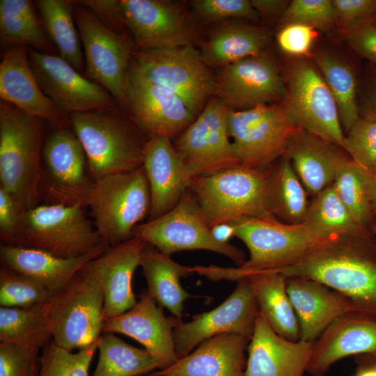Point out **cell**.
I'll return each instance as SVG.
<instances>
[{
    "instance_id": "35",
    "label": "cell",
    "mask_w": 376,
    "mask_h": 376,
    "mask_svg": "<svg viewBox=\"0 0 376 376\" xmlns=\"http://www.w3.org/2000/svg\"><path fill=\"white\" fill-rule=\"evenodd\" d=\"M271 167L267 198L272 214L279 221L292 225L303 224L310 202L307 191L290 162L284 157Z\"/></svg>"
},
{
    "instance_id": "37",
    "label": "cell",
    "mask_w": 376,
    "mask_h": 376,
    "mask_svg": "<svg viewBox=\"0 0 376 376\" xmlns=\"http://www.w3.org/2000/svg\"><path fill=\"white\" fill-rule=\"evenodd\" d=\"M45 31L58 56L85 76V65L74 17V1H36Z\"/></svg>"
},
{
    "instance_id": "28",
    "label": "cell",
    "mask_w": 376,
    "mask_h": 376,
    "mask_svg": "<svg viewBox=\"0 0 376 376\" xmlns=\"http://www.w3.org/2000/svg\"><path fill=\"white\" fill-rule=\"evenodd\" d=\"M108 246L102 243L89 253L65 258L39 249L1 243V267L27 276L42 284L52 297L64 290L91 260Z\"/></svg>"
},
{
    "instance_id": "15",
    "label": "cell",
    "mask_w": 376,
    "mask_h": 376,
    "mask_svg": "<svg viewBox=\"0 0 376 376\" xmlns=\"http://www.w3.org/2000/svg\"><path fill=\"white\" fill-rule=\"evenodd\" d=\"M42 159L41 198L47 203L86 207L95 181L88 175L85 152L75 133L56 129L44 144Z\"/></svg>"
},
{
    "instance_id": "56",
    "label": "cell",
    "mask_w": 376,
    "mask_h": 376,
    "mask_svg": "<svg viewBox=\"0 0 376 376\" xmlns=\"http://www.w3.org/2000/svg\"><path fill=\"white\" fill-rule=\"evenodd\" d=\"M369 109L376 113V79L375 81V88H374V93L373 96L372 105Z\"/></svg>"
},
{
    "instance_id": "10",
    "label": "cell",
    "mask_w": 376,
    "mask_h": 376,
    "mask_svg": "<svg viewBox=\"0 0 376 376\" xmlns=\"http://www.w3.org/2000/svg\"><path fill=\"white\" fill-rule=\"evenodd\" d=\"M228 127L240 164L265 169L283 156L299 127L282 102L243 111L230 109Z\"/></svg>"
},
{
    "instance_id": "23",
    "label": "cell",
    "mask_w": 376,
    "mask_h": 376,
    "mask_svg": "<svg viewBox=\"0 0 376 376\" xmlns=\"http://www.w3.org/2000/svg\"><path fill=\"white\" fill-rule=\"evenodd\" d=\"M147 245L143 240L132 237L107 250L86 266L95 274L104 295V319L121 315L137 303L132 288V278L140 266L142 252Z\"/></svg>"
},
{
    "instance_id": "16",
    "label": "cell",
    "mask_w": 376,
    "mask_h": 376,
    "mask_svg": "<svg viewBox=\"0 0 376 376\" xmlns=\"http://www.w3.org/2000/svg\"><path fill=\"white\" fill-rule=\"evenodd\" d=\"M214 75V96L230 110L284 101V77L275 58L266 50L219 68Z\"/></svg>"
},
{
    "instance_id": "54",
    "label": "cell",
    "mask_w": 376,
    "mask_h": 376,
    "mask_svg": "<svg viewBox=\"0 0 376 376\" xmlns=\"http://www.w3.org/2000/svg\"><path fill=\"white\" fill-rule=\"evenodd\" d=\"M369 196L373 212H376V173L372 174L369 187Z\"/></svg>"
},
{
    "instance_id": "21",
    "label": "cell",
    "mask_w": 376,
    "mask_h": 376,
    "mask_svg": "<svg viewBox=\"0 0 376 376\" xmlns=\"http://www.w3.org/2000/svg\"><path fill=\"white\" fill-rule=\"evenodd\" d=\"M136 305L125 313L104 319L102 334L127 336L141 343L157 361L159 369H164L178 360L173 331L182 320L166 317L147 290L139 296Z\"/></svg>"
},
{
    "instance_id": "44",
    "label": "cell",
    "mask_w": 376,
    "mask_h": 376,
    "mask_svg": "<svg viewBox=\"0 0 376 376\" xmlns=\"http://www.w3.org/2000/svg\"><path fill=\"white\" fill-rule=\"evenodd\" d=\"M344 150L353 162L373 173L376 165V113L368 109L347 132Z\"/></svg>"
},
{
    "instance_id": "12",
    "label": "cell",
    "mask_w": 376,
    "mask_h": 376,
    "mask_svg": "<svg viewBox=\"0 0 376 376\" xmlns=\"http://www.w3.org/2000/svg\"><path fill=\"white\" fill-rule=\"evenodd\" d=\"M74 17L83 45L85 76L104 87L125 111V88L134 45L77 1Z\"/></svg>"
},
{
    "instance_id": "22",
    "label": "cell",
    "mask_w": 376,
    "mask_h": 376,
    "mask_svg": "<svg viewBox=\"0 0 376 376\" xmlns=\"http://www.w3.org/2000/svg\"><path fill=\"white\" fill-rule=\"evenodd\" d=\"M376 353V315L352 310L333 321L313 343L306 373L325 376L343 358Z\"/></svg>"
},
{
    "instance_id": "43",
    "label": "cell",
    "mask_w": 376,
    "mask_h": 376,
    "mask_svg": "<svg viewBox=\"0 0 376 376\" xmlns=\"http://www.w3.org/2000/svg\"><path fill=\"white\" fill-rule=\"evenodd\" d=\"M51 297L49 291L37 281L1 267V307L29 308L45 304Z\"/></svg>"
},
{
    "instance_id": "50",
    "label": "cell",
    "mask_w": 376,
    "mask_h": 376,
    "mask_svg": "<svg viewBox=\"0 0 376 376\" xmlns=\"http://www.w3.org/2000/svg\"><path fill=\"white\" fill-rule=\"evenodd\" d=\"M22 214L13 197L0 187V237L3 244L22 245Z\"/></svg>"
},
{
    "instance_id": "17",
    "label": "cell",
    "mask_w": 376,
    "mask_h": 376,
    "mask_svg": "<svg viewBox=\"0 0 376 376\" xmlns=\"http://www.w3.org/2000/svg\"><path fill=\"white\" fill-rule=\"evenodd\" d=\"M27 52L30 67L41 90L64 114L100 111L118 105L108 91L59 56L30 47H27Z\"/></svg>"
},
{
    "instance_id": "2",
    "label": "cell",
    "mask_w": 376,
    "mask_h": 376,
    "mask_svg": "<svg viewBox=\"0 0 376 376\" xmlns=\"http://www.w3.org/2000/svg\"><path fill=\"white\" fill-rule=\"evenodd\" d=\"M229 223L234 228V237L247 247L249 258L237 267H193L195 273L212 281H237L247 273L294 264L313 246L327 240L315 235L303 224H288L276 219L242 217Z\"/></svg>"
},
{
    "instance_id": "34",
    "label": "cell",
    "mask_w": 376,
    "mask_h": 376,
    "mask_svg": "<svg viewBox=\"0 0 376 376\" xmlns=\"http://www.w3.org/2000/svg\"><path fill=\"white\" fill-rule=\"evenodd\" d=\"M0 36L8 47L25 46L52 54L56 52L31 1H0Z\"/></svg>"
},
{
    "instance_id": "38",
    "label": "cell",
    "mask_w": 376,
    "mask_h": 376,
    "mask_svg": "<svg viewBox=\"0 0 376 376\" xmlns=\"http://www.w3.org/2000/svg\"><path fill=\"white\" fill-rule=\"evenodd\" d=\"M97 350L98 361L91 376L148 375L159 368L146 350L132 346L113 333L100 336Z\"/></svg>"
},
{
    "instance_id": "20",
    "label": "cell",
    "mask_w": 376,
    "mask_h": 376,
    "mask_svg": "<svg viewBox=\"0 0 376 376\" xmlns=\"http://www.w3.org/2000/svg\"><path fill=\"white\" fill-rule=\"evenodd\" d=\"M123 24L134 50L193 45L194 31L183 8L166 0H120Z\"/></svg>"
},
{
    "instance_id": "9",
    "label": "cell",
    "mask_w": 376,
    "mask_h": 376,
    "mask_svg": "<svg viewBox=\"0 0 376 376\" xmlns=\"http://www.w3.org/2000/svg\"><path fill=\"white\" fill-rule=\"evenodd\" d=\"M131 61L150 80L178 95L196 116L214 96L215 75L193 45L133 50Z\"/></svg>"
},
{
    "instance_id": "32",
    "label": "cell",
    "mask_w": 376,
    "mask_h": 376,
    "mask_svg": "<svg viewBox=\"0 0 376 376\" xmlns=\"http://www.w3.org/2000/svg\"><path fill=\"white\" fill-rule=\"evenodd\" d=\"M140 266L151 297L173 316L182 320L184 302L190 295L182 287L180 279L194 274L193 267L175 262L170 255L148 244L142 252Z\"/></svg>"
},
{
    "instance_id": "4",
    "label": "cell",
    "mask_w": 376,
    "mask_h": 376,
    "mask_svg": "<svg viewBox=\"0 0 376 376\" xmlns=\"http://www.w3.org/2000/svg\"><path fill=\"white\" fill-rule=\"evenodd\" d=\"M15 106L0 104V187L24 212L41 198L42 125Z\"/></svg>"
},
{
    "instance_id": "33",
    "label": "cell",
    "mask_w": 376,
    "mask_h": 376,
    "mask_svg": "<svg viewBox=\"0 0 376 376\" xmlns=\"http://www.w3.org/2000/svg\"><path fill=\"white\" fill-rule=\"evenodd\" d=\"M260 313L279 336L299 340V327L287 291V277L273 270L247 273ZM239 280V279H238Z\"/></svg>"
},
{
    "instance_id": "39",
    "label": "cell",
    "mask_w": 376,
    "mask_h": 376,
    "mask_svg": "<svg viewBox=\"0 0 376 376\" xmlns=\"http://www.w3.org/2000/svg\"><path fill=\"white\" fill-rule=\"evenodd\" d=\"M313 59L336 101L341 125L348 132L360 117L353 70L343 59L327 52L315 53Z\"/></svg>"
},
{
    "instance_id": "40",
    "label": "cell",
    "mask_w": 376,
    "mask_h": 376,
    "mask_svg": "<svg viewBox=\"0 0 376 376\" xmlns=\"http://www.w3.org/2000/svg\"><path fill=\"white\" fill-rule=\"evenodd\" d=\"M44 304L29 308L0 307V342L38 345L51 340Z\"/></svg>"
},
{
    "instance_id": "51",
    "label": "cell",
    "mask_w": 376,
    "mask_h": 376,
    "mask_svg": "<svg viewBox=\"0 0 376 376\" xmlns=\"http://www.w3.org/2000/svg\"><path fill=\"white\" fill-rule=\"evenodd\" d=\"M342 36L352 49L376 65V24H362Z\"/></svg>"
},
{
    "instance_id": "58",
    "label": "cell",
    "mask_w": 376,
    "mask_h": 376,
    "mask_svg": "<svg viewBox=\"0 0 376 376\" xmlns=\"http://www.w3.org/2000/svg\"><path fill=\"white\" fill-rule=\"evenodd\" d=\"M375 173H376V165H375V169H374V170H373L372 174H375Z\"/></svg>"
},
{
    "instance_id": "14",
    "label": "cell",
    "mask_w": 376,
    "mask_h": 376,
    "mask_svg": "<svg viewBox=\"0 0 376 376\" xmlns=\"http://www.w3.org/2000/svg\"><path fill=\"white\" fill-rule=\"evenodd\" d=\"M230 109L213 96L173 144L191 177L210 175L240 164L228 133Z\"/></svg>"
},
{
    "instance_id": "24",
    "label": "cell",
    "mask_w": 376,
    "mask_h": 376,
    "mask_svg": "<svg viewBox=\"0 0 376 376\" xmlns=\"http://www.w3.org/2000/svg\"><path fill=\"white\" fill-rule=\"evenodd\" d=\"M312 347L311 343L277 334L259 311L247 347L244 376H304Z\"/></svg>"
},
{
    "instance_id": "26",
    "label": "cell",
    "mask_w": 376,
    "mask_h": 376,
    "mask_svg": "<svg viewBox=\"0 0 376 376\" xmlns=\"http://www.w3.org/2000/svg\"><path fill=\"white\" fill-rule=\"evenodd\" d=\"M0 97L25 113L65 127V118L41 90L30 67L27 47L7 48L0 63Z\"/></svg>"
},
{
    "instance_id": "31",
    "label": "cell",
    "mask_w": 376,
    "mask_h": 376,
    "mask_svg": "<svg viewBox=\"0 0 376 376\" xmlns=\"http://www.w3.org/2000/svg\"><path fill=\"white\" fill-rule=\"evenodd\" d=\"M270 40L265 27L226 20L215 23L200 52L208 67L219 68L265 51Z\"/></svg>"
},
{
    "instance_id": "6",
    "label": "cell",
    "mask_w": 376,
    "mask_h": 376,
    "mask_svg": "<svg viewBox=\"0 0 376 376\" xmlns=\"http://www.w3.org/2000/svg\"><path fill=\"white\" fill-rule=\"evenodd\" d=\"M86 265L64 290L44 304L52 340L70 352L91 345L102 334L104 295L100 281Z\"/></svg>"
},
{
    "instance_id": "36",
    "label": "cell",
    "mask_w": 376,
    "mask_h": 376,
    "mask_svg": "<svg viewBox=\"0 0 376 376\" xmlns=\"http://www.w3.org/2000/svg\"><path fill=\"white\" fill-rule=\"evenodd\" d=\"M303 224L323 239L352 237L370 240L367 230L354 219L332 185L310 202Z\"/></svg>"
},
{
    "instance_id": "13",
    "label": "cell",
    "mask_w": 376,
    "mask_h": 376,
    "mask_svg": "<svg viewBox=\"0 0 376 376\" xmlns=\"http://www.w3.org/2000/svg\"><path fill=\"white\" fill-rule=\"evenodd\" d=\"M284 79L283 102L297 125L344 150L338 107L320 72L298 59L290 63Z\"/></svg>"
},
{
    "instance_id": "53",
    "label": "cell",
    "mask_w": 376,
    "mask_h": 376,
    "mask_svg": "<svg viewBox=\"0 0 376 376\" xmlns=\"http://www.w3.org/2000/svg\"><path fill=\"white\" fill-rule=\"evenodd\" d=\"M213 237L221 243H228V240L234 237V228L229 222L221 223L211 228Z\"/></svg>"
},
{
    "instance_id": "7",
    "label": "cell",
    "mask_w": 376,
    "mask_h": 376,
    "mask_svg": "<svg viewBox=\"0 0 376 376\" xmlns=\"http://www.w3.org/2000/svg\"><path fill=\"white\" fill-rule=\"evenodd\" d=\"M102 242L113 246L131 238L139 222L149 216L151 196L143 166L95 180L87 205Z\"/></svg>"
},
{
    "instance_id": "47",
    "label": "cell",
    "mask_w": 376,
    "mask_h": 376,
    "mask_svg": "<svg viewBox=\"0 0 376 376\" xmlns=\"http://www.w3.org/2000/svg\"><path fill=\"white\" fill-rule=\"evenodd\" d=\"M40 350L38 345L0 343V376H38Z\"/></svg>"
},
{
    "instance_id": "45",
    "label": "cell",
    "mask_w": 376,
    "mask_h": 376,
    "mask_svg": "<svg viewBox=\"0 0 376 376\" xmlns=\"http://www.w3.org/2000/svg\"><path fill=\"white\" fill-rule=\"evenodd\" d=\"M289 24L328 31L338 25V19L331 0H292L279 18L280 27Z\"/></svg>"
},
{
    "instance_id": "52",
    "label": "cell",
    "mask_w": 376,
    "mask_h": 376,
    "mask_svg": "<svg viewBox=\"0 0 376 376\" xmlns=\"http://www.w3.org/2000/svg\"><path fill=\"white\" fill-rule=\"evenodd\" d=\"M253 7L260 17L271 20L280 17L290 1L285 0H250Z\"/></svg>"
},
{
    "instance_id": "59",
    "label": "cell",
    "mask_w": 376,
    "mask_h": 376,
    "mask_svg": "<svg viewBox=\"0 0 376 376\" xmlns=\"http://www.w3.org/2000/svg\"><path fill=\"white\" fill-rule=\"evenodd\" d=\"M373 22L375 24H376V15H375V17H374Z\"/></svg>"
},
{
    "instance_id": "46",
    "label": "cell",
    "mask_w": 376,
    "mask_h": 376,
    "mask_svg": "<svg viewBox=\"0 0 376 376\" xmlns=\"http://www.w3.org/2000/svg\"><path fill=\"white\" fill-rule=\"evenodd\" d=\"M189 4L192 15L198 19L208 23L232 18L256 22L260 19L249 0H194Z\"/></svg>"
},
{
    "instance_id": "18",
    "label": "cell",
    "mask_w": 376,
    "mask_h": 376,
    "mask_svg": "<svg viewBox=\"0 0 376 376\" xmlns=\"http://www.w3.org/2000/svg\"><path fill=\"white\" fill-rule=\"evenodd\" d=\"M125 100V111L148 138H178L197 117L178 95L150 80L132 61Z\"/></svg>"
},
{
    "instance_id": "55",
    "label": "cell",
    "mask_w": 376,
    "mask_h": 376,
    "mask_svg": "<svg viewBox=\"0 0 376 376\" xmlns=\"http://www.w3.org/2000/svg\"><path fill=\"white\" fill-rule=\"evenodd\" d=\"M356 376H376V367L371 365L362 366L358 370Z\"/></svg>"
},
{
    "instance_id": "8",
    "label": "cell",
    "mask_w": 376,
    "mask_h": 376,
    "mask_svg": "<svg viewBox=\"0 0 376 376\" xmlns=\"http://www.w3.org/2000/svg\"><path fill=\"white\" fill-rule=\"evenodd\" d=\"M81 204L45 203L22 214V246L70 258L104 243Z\"/></svg>"
},
{
    "instance_id": "11",
    "label": "cell",
    "mask_w": 376,
    "mask_h": 376,
    "mask_svg": "<svg viewBox=\"0 0 376 376\" xmlns=\"http://www.w3.org/2000/svg\"><path fill=\"white\" fill-rule=\"evenodd\" d=\"M132 236L170 256L180 251L201 249L224 255L239 266L246 261L242 249L213 237L211 228L189 189L172 210L155 219L137 225Z\"/></svg>"
},
{
    "instance_id": "49",
    "label": "cell",
    "mask_w": 376,
    "mask_h": 376,
    "mask_svg": "<svg viewBox=\"0 0 376 376\" xmlns=\"http://www.w3.org/2000/svg\"><path fill=\"white\" fill-rule=\"evenodd\" d=\"M314 28L302 24H289L281 27L276 35L279 49L292 56H305L317 37Z\"/></svg>"
},
{
    "instance_id": "60",
    "label": "cell",
    "mask_w": 376,
    "mask_h": 376,
    "mask_svg": "<svg viewBox=\"0 0 376 376\" xmlns=\"http://www.w3.org/2000/svg\"><path fill=\"white\" fill-rule=\"evenodd\" d=\"M141 376H148V375H141Z\"/></svg>"
},
{
    "instance_id": "41",
    "label": "cell",
    "mask_w": 376,
    "mask_h": 376,
    "mask_svg": "<svg viewBox=\"0 0 376 376\" xmlns=\"http://www.w3.org/2000/svg\"><path fill=\"white\" fill-rule=\"evenodd\" d=\"M372 173L350 158L338 169L332 183L338 196L365 229L373 212L369 196Z\"/></svg>"
},
{
    "instance_id": "27",
    "label": "cell",
    "mask_w": 376,
    "mask_h": 376,
    "mask_svg": "<svg viewBox=\"0 0 376 376\" xmlns=\"http://www.w3.org/2000/svg\"><path fill=\"white\" fill-rule=\"evenodd\" d=\"M287 291L297 317L299 340L313 343L337 318L358 310L352 301L324 284L302 277H287Z\"/></svg>"
},
{
    "instance_id": "57",
    "label": "cell",
    "mask_w": 376,
    "mask_h": 376,
    "mask_svg": "<svg viewBox=\"0 0 376 376\" xmlns=\"http://www.w3.org/2000/svg\"><path fill=\"white\" fill-rule=\"evenodd\" d=\"M372 357L370 362L368 365H371L376 367V353L370 354Z\"/></svg>"
},
{
    "instance_id": "3",
    "label": "cell",
    "mask_w": 376,
    "mask_h": 376,
    "mask_svg": "<svg viewBox=\"0 0 376 376\" xmlns=\"http://www.w3.org/2000/svg\"><path fill=\"white\" fill-rule=\"evenodd\" d=\"M110 109L68 115L74 133L85 152L94 181L142 166L144 134L125 111Z\"/></svg>"
},
{
    "instance_id": "42",
    "label": "cell",
    "mask_w": 376,
    "mask_h": 376,
    "mask_svg": "<svg viewBox=\"0 0 376 376\" xmlns=\"http://www.w3.org/2000/svg\"><path fill=\"white\" fill-rule=\"evenodd\" d=\"M98 343L99 340L73 353L49 340L42 350L38 376H89L90 365Z\"/></svg>"
},
{
    "instance_id": "48",
    "label": "cell",
    "mask_w": 376,
    "mask_h": 376,
    "mask_svg": "<svg viewBox=\"0 0 376 376\" xmlns=\"http://www.w3.org/2000/svg\"><path fill=\"white\" fill-rule=\"evenodd\" d=\"M341 33L373 22L376 15V0H331Z\"/></svg>"
},
{
    "instance_id": "19",
    "label": "cell",
    "mask_w": 376,
    "mask_h": 376,
    "mask_svg": "<svg viewBox=\"0 0 376 376\" xmlns=\"http://www.w3.org/2000/svg\"><path fill=\"white\" fill-rule=\"evenodd\" d=\"M234 291L224 302L189 322L180 320L173 331L178 359L191 352L204 340L230 333L251 337L259 312L253 288L246 278L237 281Z\"/></svg>"
},
{
    "instance_id": "30",
    "label": "cell",
    "mask_w": 376,
    "mask_h": 376,
    "mask_svg": "<svg viewBox=\"0 0 376 376\" xmlns=\"http://www.w3.org/2000/svg\"><path fill=\"white\" fill-rule=\"evenodd\" d=\"M344 150L298 127L289 139L283 157L288 159L306 191L316 196L331 185L347 157Z\"/></svg>"
},
{
    "instance_id": "1",
    "label": "cell",
    "mask_w": 376,
    "mask_h": 376,
    "mask_svg": "<svg viewBox=\"0 0 376 376\" xmlns=\"http://www.w3.org/2000/svg\"><path fill=\"white\" fill-rule=\"evenodd\" d=\"M272 270L320 282L348 297L358 310L376 315V245L370 240L331 237L295 263Z\"/></svg>"
},
{
    "instance_id": "29",
    "label": "cell",
    "mask_w": 376,
    "mask_h": 376,
    "mask_svg": "<svg viewBox=\"0 0 376 376\" xmlns=\"http://www.w3.org/2000/svg\"><path fill=\"white\" fill-rule=\"evenodd\" d=\"M250 339L230 333L214 336L171 366L148 376H244Z\"/></svg>"
},
{
    "instance_id": "25",
    "label": "cell",
    "mask_w": 376,
    "mask_h": 376,
    "mask_svg": "<svg viewBox=\"0 0 376 376\" xmlns=\"http://www.w3.org/2000/svg\"><path fill=\"white\" fill-rule=\"evenodd\" d=\"M142 166L149 184L151 207L148 220L171 210L189 189L191 176L177 154L171 139L152 135L147 139Z\"/></svg>"
},
{
    "instance_id": "5",
    "label": "cell",
    "mask_w": 376,
    "mask_h": 376,
    "mask_svg": "<svg viewBox=\"0 0 376 376\" xmlns=\"http://www.w3.org/2000/svg\"><path fill=\"white\" fill-rule=\"evenodd\" d=\"M271 167L240 164L212 175L192 177L189 189L210 227L242 217L276 219L267 198Z\"/></svg>"
}]
</instances>
